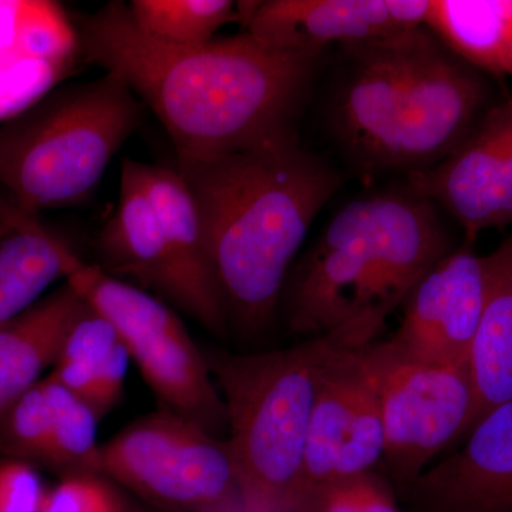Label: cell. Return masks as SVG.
Wrapping results in <instances>:
<instances>
[{"instance_id":"6","label":"cell","mask_w":512,"mask_h":512,"mask_svg":"<svg viewBox=\"0 0 512 512\" xmlns=\"http://www.w3.org/2000/svg\"><path fill=\"white\" fill-rule=\"evenodd\" d=\"M64 281L114 326L163 409L214 436L228 433L227 410L207 356L165 303L77 255Z\"/></svg>"},{"instance_id":"1","label":"cell","mask_w":512,"mask_h":512,"mask_svg":"<svg viewBox=\"0 0 512 512\" xmlns=\"http://www.w3.org/2000/svg\"><path fill=\"white\" fill-rule=\"evenodd\" d=\"M87 62L127 84L173 141L178 167L296 136V120L325 50H286L248 32L173 46L141 32L111 2L82 19Z\"/></svg>"},{"instance_id":"24","label":"cell","mask_w":512,"mask_h":512,"mask_svg":"<svg viewBox=\"0 0 512 512\" xmlns=\"http://www.w3.org/2000/svg\"><path fill=\"white\" fill-rule=\"evenodd\" d=\"M127 6L141 32L173 46L204 45L241 18L239 2L231 0H133Z\"/></svg>"},{"instance_id":"29","label":"cell","mask_w":512,"mask_h":512,"mask_svg":"<svg viewBox=\"0 0 512 512\" xmlns=\"http://www.w3.org/2000/svg\"><path fill=\"white\" fill-rule=\"evenodd\" d=\"M25 218L18 211L13 210L6 198L0 194V239L18 227Z\"/></svg>"},{"instance_id":"22","label":"cell","mask_w":512,"mask_h":512,"mask_svg":"<svg viewBox=\"0 0 512 512\" xmlns=\"http://www.w3.org/2000/svg\"><path fill=\"white\" fill-rule=\"evenodd\" d=\"M424 26L478 72L507 77L512 0H430Z\"/></svg>"},{"instance_id":"4","label":"cell","mask_w":512,"mask_h":512,"mask_svg":"<svg viewBox=\"0 0 512 512\" xmlns=\"http://www.w3.org/2000/svg\"><path fill=\"white\" fill-rule=\"evenodd\" d=\"M363 316L288 349L207 357L228 419L248 512H295L303 456L326 380L386 325Z\"/></svg>"},{"instance_id":"9","label":"cell","mask_w":512,"mask_h":512,"mask_svg":"<svg viewBox=\"0 0 512 512\" xmlns=\"http://www.w3.org/2000/svg\"><path fill=\"white\" fill-rule=\"evenodd\" d=\"M488 103L485 74L420 28L387 171L419 173L446 160L490 109Z\"/></svg>"},{"instance_id":"3","label":"cell","mask_w":512,"mask_h":512,"mask_svg":"<svg viewBox=\"0 0 512 512\" xmlns=\"http://www.w3.org/2000/svg\"><path fill=\"white\" fill-rule=\"evenodd\" d=\"M436 207L412 187L345 205L286 279L289 333L309 339L363 316L389 318L450 252Z\"/></svg>"},{"instance_id":"21","label":"cell","mask_w":512,"mask_h":512,"mask_svg":"<svg viewBox=\"0 0 512 512\" xmlns=\"http://www.w3.org/2000/svg\"><path fill=\"white\" fill-rule=\"evenodd\" d=\"M485 303L468 367L476 390V416L512 399V234L484 256ZM471 427V429H473Z\"/></svg>"},{"instance_id":"17","label":"cell","mask_w":512,"mask_h":512,"mask_svg":"<svg viewBox=\"0 0 512 512\" xmlns=\"http://www.w3.org/2000/svg\"><path fill=\"white\" fill-rule=\"evenodd\" d=\"M133 163L138 180L156 208L173 258L178 289L175 305L214 335H227V305L190 188L178 170L137 160Z\"/></svg>"},{"instance_id":"14","label":"cell","mask_w":512,"mask_h":512,"mask_svg":"<svg viewBox=\"0 0 512 512\" xmlns=\"http://www.w3.org/2000/svg\"><path fill=\"white\" fill-rule=\"evenodd\" d=\"M419 29L384 42L343 47L349 64L333 103V130L365 170L389 168Z\"/></svg>"},{"instance_id":"16","label":"cell","mask_w":512,"mask_h":512,"mask_svg":"<svg viewBox=\"0 0 512 512\" xmlns=\"http://www.w3.org/2000/svg\"><path fill=\"white\" fill-rule=\"evenodd\" d=\"M456 453L409 488L420 512H500L512 508V399L474 424Z\"/></svg>"},{"instance_id":"7","label":"cell","mask_w":512,"mask_h":512,"mask_svg":"<svg viewBox=\"0 0 512 512\" xmlns=\"http://www.w3.org/2000/svg\"><path fill=\"white\" fill-rule=\"evenodd\" d=\"M100 476L171 510L248 512L229 440L163 407L101 444Z\"/></svg>"},{"instance_id":"28","label":"cell","mask_w":512,"mask_h":512,"mask_svg":"<svg viewBox=\"0 0 512 512\" xmlns=\"http://www.w3.org/2000/svg\"><path fill=\"white\" fill-rule=\"evenodd\" d=\"M295 512H365L357 495L355 476L316 485L299 497Z\"/></svg>"},{"instance_id":"32","label":"cell","mask_w":512,"mask_h":512,"mask_svg":"<svg viewBox=\"0 0 512 512\" xmlns=\"http://www.w3.org/2000/svg\"><path fill=\"white\" fill-rule=\"evenodd\" d=\"M500 512H512V508H508V510L500 511Z\"/></svg>"},{"instance_id":"23","label":"cell","mask_w":512,"mask_h":512,"mask_svg":"<svg viewBox=\"0 0 512 512\" xmlns=\"http://www.w3.org/2000/svg\"><path fill=\"white\" fill-rule=\"evenodd\" d=\"M76 258L62 239L28 218L0 239V325L28 311Z\"/></svg>"},{"instance_id":"30","label":"cell","mask_w":512,"mask_h":512,"mask_svg":"<svg viewBox=\"0 0 512 512\" xmlns=\"http://www.w3.org/2000/svg\"><path fill=\"white\" fill-rule=\"evenodd\" d=\"M507 76L511 77V79H512V40H511L510 56H508Z\"/></svg>"},{"instance_id":"20","label":"cell","mask_w":512,"mask_h":512,"mask_svg":"<svg viewBox=\"0 0 512 512\" xmlns=\"http://www.w3.org/2000/svg\"><path fill=\"white\" fill-rule=\"evenodd\" d=\"M87 302L69 282L0 325V419L55 366L74 320Z\"/></svg>"},{"instance_id":"12","label":"cell","mask_w":512,"mask_h":512,"mask_svg":"<svg viewBox=\"0 0 512 512\" xmlns=\"http://www.w3.org/2000/svg\"><path fill=\"white\" fill-rule=\"evenodd\" d=\"M366 346L346 357L323 386L306 440L296 504L316 485L376 471L383 461L382 413L363 362Z\"/></svg>"},{"instance_id":"18","label":"cell","mask_w":512,"mask_h":512,"mask_svg":"<svg viewBox=\"0 0 512 512\" xmlns=\"http://www.w3.org/2000/svg\"><path fill=\"white\" fill-rule=\"evenodd\" d=\"M74 49L56 3L0 2V121L45 96Z\"/></svg>"},{"instance_id":"19","label":"cell","mask_w":512,"mask_h":512,"mask_svg":"<svg viewBox=\"0 0 512 512\" xmlns=\"http://www.w3.org/2000/svg\"><path fill=\"white\" fill-rule=\"evenodd\" d=\"M104 272L130 278L143 288L177 303L173 258L153 202L138 180L131 158L123 161L119 204L99 235Z\"/></svg>"},{"instance_id":"13","label":"cell","mask_w":512,"mask_h":512,"mask_svg":"<svg viewBox=\"0 0 512 512\" xmlns=\"http://www.w3.org/2000/svg\"><path fill=\"white\" fill-rule=\"evenodd\" d=\"M430 0H268L241 2L249 35L286 50L384 42L421 28Z\"/></svg>"},{"instance_id":"11","label":"cell","mask_w":512,"mask_h":512,"mask_svg":"<svg viewBox=\"0 0 512 512\" xmlns=\"http://www.w3.org/2000/svg\"><path fill=\"white\" fill-rule=\"evenodd\" d=\"M484 256L470 248L448 252L403 302V319L387 339L400 355L436 363L468 365L483 318Z\"/></svg>"},{"instance_id":"26","label":"cell","mask_w":512,"mask_h":512,"mask_svg":"<svg viewBox=\"0 0 512 512\" xmlns=\"http://www.w3.org/2000/svg\"><path fill=\"white\" fill-rule=\"evenodd\" d=\"M127 507L106 477L73 474L47 491L39 512H123Z\"/></svg>"},{"instance_id":"5","label":"cell","mask_w":512,"mask_h":512,"mask_svg":"<svg viewBox=\"0 0 512 512\" xmlns=\"http://www.w3.org/2000/svg\"><path fill=\"white\" fill-rule=\"evenodd\" d=\"M141 107L127 84L104 73L47 92L0 124V190L23 217L77 204L97 187L134 133Z\"/></svg>"},{"instance_id":"25","label":"cell","mask_w":512,"mask_h":512,"mask_svg":"<svg viewBox=\"0 0 512 512\" xmlns=\"http://www.w3.org/2000/svg\"><path fill=\"white\" fill-rule=\"evenodd\" d=\"M120 343L114 326L87 303L67 333L49 376L89 404L101 370Z\"/></svg>"},{"instance_id":"31","label":"cell","mask_w":512,"mask_h":512,"mask_svg":"<svg viewBox=\"0 0 512 512\" xmlns=\"http://www.w3.org/2000/svg\"><path fill=\"white\" fill-rule=\"evenodd\" d=\"M123 512H140V511L134 510V508H131V507H127L126 510H124Z\"/></svg>"},{"instance_id":"2","label":"cell","mask_w":512,"mask_h":512,"mask_svg":"<svg viewBox=\"0 0 512 512\" xmlns=\"http://www.w3.org/2000/svg\"><path fill=\"white\" fill-rule=\"evenodd\" d=\"M178 173L200 211L229 323L247 335L265 332L293 261L342 178L296 136Z\"/></svg>"},{"instance_id":"8","label":"cell","mask_w":512,"mask_h":512,"mask_svg":"<svg viewBox=\"0 0 512 512\" xmlns=\"http://www.w3.org/2000/svg\"><path fill=\"white\" fill-rule=\"evenodd\" d=\"M382 413L384 458L409 490L450 444L466 436L476 416L468 365L446 366L400 355L387 340L363 349Z\"/></svg>"},{"instance_id":"27","label":"cell","mask_w":512,"mask_h":512,"mask_svg":"<svg viewBox=\"0 0 512 512\" xmlns=\"http://www.w3.org/2000/svg\"><path fill=\"white\" fill-rule=\"evenodd\" d=\"M45 494L32 464L13 458L0 463V512H39Z\"/></svg>"},{"instance_id":"15","label":"cell","mask_w":512,"mask_h":512,"mask_svg":"<svg viewBox=\"0 0 512 512\" xmlns=\"http://www.w3.org/2000/svg\"><path fill=\"white\" fill-rule=\"evenodd\" d=\"M97 423L89 404L47 376L0 419V454L39 461L64 477L100 474Z\"/></svg>"},{"instance_id":"10","label":"cell","mask_w":512,"mask_h":512,"mask_svg":"<svg viewBox=\"0 0 512 512\" xmlns=\"http://www.w3.org/2000/svg\"><path fill=\"white\" fill-rule=\"evenodd\" d=\"M409 177L410 187L444 208L468 241L512 224V99L491 106L446 160Z\"/></svg>"}]
</instances>
